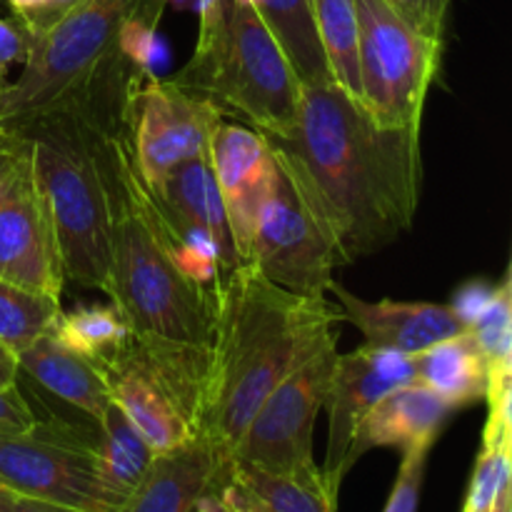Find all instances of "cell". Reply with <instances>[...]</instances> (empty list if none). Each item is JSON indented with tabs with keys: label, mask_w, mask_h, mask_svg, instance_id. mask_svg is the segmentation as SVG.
Listing matches in <instances>:
<instances>
[{
	"label": "cell",
	"mask_w": 512,
	"mask_h": 512,
	"mask_svg": "<svg viewBox=\"0 0 512 512\" xmlns=\"http://www.w3.org/2000/svg\"><path fill=\"white\" fill-rule=\"evenodd\" d=\"M143 70L120 55L73 103L90 125L110 205V290L135 348L165 375L198 428L200 395L220 293L195 285L175 263L160 210L143 183L128 133V100ZM65 110V108H63Z\"/></svg>",
	"instance_id": "cell-1"
},
{
	"label": "cell",
	"mask_w": 512,
	"mask_h": 512,
	"mask_svg": "<svg viewBox=\"0 0 512 512\" xmlns=\"http://www.w3.org/2000/svg\"><path fill=\"white\" fill-rule=\"evenodd\" d=\"M265 138L340 265L388 248L413 225L423 173L420 128H385L335 83H303L295 123Z\"/></svg>",
	"instance_id": "cell-2"
},
{
	"label": "cell",
	"mask_w": 512,
	"mask_h": 512,
	"mask_svg": "<svg viewBox=\"0 0 512 512\" xmlns=\"http://www.w3.org/2000/svg\"><path fill=\"white\" fill-rule=\"evenodd\" d=\"M338 320L328 300L290 293L253 263L230 270L215 305L198 435L233 458L260 403Z\"/></svg>",
	"instance_id": "cell-3"
},
{
	"label": "cell",
	"mask_w": 512,
	"mask_h": 512,
	"mask_svg": "<svg viewBox=\"0 0 512 512\" xmlns=\"http://www.w3.org/2000/svg\"><path fill=\"white\" fill-rule=\"evenodd\" d=\"M173 80L263 135H283L295 123L303 88L280 40L248 0L198 10L193 58Z\"/></svg>",
	"instance_id": "cell-4"
},
{
	"label": "cell",
	"mask_w": 512,
	"mask_h": 512,
	"mask_svg": "<svg viewBox=\"0 0 512 512\" xmlns=\"http://www.w3.org/2000/svg\"><path fill=\"white\" fill-rule=\"evenodd\" d=\"M15 130L33 143V180L53 220L65 280L108 295L110 205L88 120L78 108H65Z\"/></svg>",
	"instance_id": "cell-5"
},
{
	"label": "cell",
	"mask_w": 512,
	"mask_h": 512,
	"mask_svg": "<svg viewBox=\"0 0 512 512\" xmlns=\"http://www.w3.org/2000/svg\"><path fill=\"white\" fill-rule=\"evenodd\" d=\"M148 0H80L65 18L30 35L23 73L0 93V128L78 103L120 55V30Z\"/></svg>",
	"instance_id": "cell-6"
},
{
	"label": "cell",
	"mask_w": 512,
	"mask_h": 512,
	"mask_svg": "<svg viewBox=\"0 0 512 512\" xmlns=\"http://www.w3.org/2000/svg\"><path fill=\"white\" fill-rule=\"evenodd\" d=\"M98 423L38 420L28 433L0 435V485L25 498L85 512H118L123 500L105 485Z\"/></svg>",
	"instance_id": "cell-7"
},
{
	"label": "cell",
	"mask_w": 512,
	"mask_h": 512,
	"mask_svg": "<svg viewBox=\"0 0 512 512\" xmlns=\"http://www.w3.org/2000/svg\"><path fill=\"white\" fill-rule=\"evenodd\" d=\"M363 108L385 128H420L443 43L420 33L388 0H355Z\"/></svg>",
	"instance_id": "cell-8"
},
{
	"label": "cell",
	"mask_w": 512,
	"mask_h": 512,
	"mask_svg": "<svg viewBox=\"0 0 512 512\" xmlns=\"http://www.w3.org/2000/svg\"><path fill=\"white\" fill-rule=\"evenodd\" d=\"M338 355V330H333L260 403L235 445L233 463L278 475L320 473L313 458V433L318 413L328 403Z\"/></svg>",
	"instance_id": "cell-9"
},
{
	"label": "cell",
	"mask_w": 512,
	"mask_h": 512,
	"mask_svg": "<svg viewBox=\"0 0 512 512\" xmlns=\"http://www.w3.org/2000/svg\"><path fill=\"white\" fill-rule=\"evenodd\" d=\"M248 263L270 283L303 298H325L335 283V268H340L328 233L280 163L260 213Z\"/></svg>",
	"instance_id": "cell-10"
},
{
	"label": "cell",
	"mask_w": 512,
	"mask_h": 512,
	"mask_svg": "<svg viewBox=\"0 0 512 512\" xmlns=\"http://www.w3.org/2000/svg\"><path fill=\"white\" fill-rule=\"evenodd\" d=\"M125 115L135 165L148 188L185 160L208 155L210 138L225 118L215 100L173 78L140 80Z\"/></svg>",
	"instance_id": "cell-11"
},
{
	"label": "cell",
	"mask_w": 512,
	"mask_h": 512,
	"mask_svg": "<svg viewBox=\"0 0 512 512\" xmlns=\"http://www.w3.org/2000/svg\"><path fill=\"white\" fill-rule=\"evenodd\" d=\"M415 383L413 355L395 350L360 345L353 353L338 355L328 390V453H325L323 478L333 493H338L345 475L353 470L350 448L355 430L370 408L390 390Z\"/></svg>",
	"instance_id": "cell-12"
},
{
	"label": "cell",
	"mask_w": 512,
	"mask_h": 512,
	"mask_svg": "<svg viewBox=\"0 0 512 512\" xmlns=\"http://www.w3.org/2000/svg\"><path fill=\"white\" fill-rule=\"evenodd\" d=\"M210 165L223 195L230 233L243 263L250 260L255 230L275 180V155L268 138L245 123L220 120L210 138Z\"/></svg>",
	"instance_id": "cell-13"
},
{
	"label": "cell",
	"mask_w": 512,
	"mask_h": 512,
	"mask_svg": "<svg viewBox=\"0 0 512 512\" xmlns=\"http://www.w3.org/2000/svg\"><path fill=\"white\" fill-rule=\"evenodd\" d=\"M233 458L208 438L155 455L138 488L118 512H225V483Z\"/></svg>",
	"instance_id": "cell-14"
},
{
	"label": "cell",
	"mask_w": 512,
	"mask_h": 512,
	"mask_svg": "<svg viewBox=\"0 0 512 512\" xmlns=\"http://www.w3.org/2000/svg\"><path fill=\"white\" fill-rule=\"evenodd\" d=\"M0 280L60 298L63 258L33 175L0 198Z\"/></svg>",
	"instance_id": "cell-15"
},
{
	"label": "cell",
	"mask_w": 512,
	"mask_h": 512,
	"mask_svg": "<svg viewBox=\"0 0 512 512\" xmlns=\"http://www.w3.org/2000/svg\"><path fill=\"white\" fill-rule=\"evenodd\" d=\"M110 398L155 455L170 453L198 435L195 420L165 375L133 343L105 363Z\"/></svg>",
	"instance_id": "cell-16"
},
{
	"label": "cell",
	"mask_w": 512,
	"mask_h": 512,
	"mask_svg": "<svg viewBox=\"0 0 512 512\" xmlns=\"http://www.w3.org/2000/svg\"><path fill=\"white\" fill-rule=\"evenodd\" d=\"M330 293L338 298V318L363 333V345L418 355L435 343L465 333L468 325L450 305L403 303V300H363L335 280Z\"/></svg>",
	"instance_id": "cell-17"
},
{
	"label": "cell",
	"mask_w": 512,
	"mask_h": 512,
	"mask_svg": "<svg viewBox=\"0 0 512 512\" xmlns=\"http://www.w3.org/2000/svg\"><path fill=\"white\" fill-rule=\"evenodd\" d=\"M455 405L423 383H408L390 390L365 413L355 430L350 460L353 465L368 450L395 448L403 455L428 453L453 418Z\"/></svg>",
	"instance_id": "cell-18"
},
{
	"label": "cell",
	"mask_w": 512,
	"mask_h": 512,
	"mask_svg": "<svg viewBox=\"0 0 512 512\" xmlns=\"http://www.w3.org/2000/svg\"><path fill=\"white\" fill-rule=\"evenodd\" d=\"M18 368L20 375H28L40 388L73 405L93 423H98L113 403L105 365L65 345L53 330L18 355Z\"/></svg>",
	"instance_id": "cell-19"
},
{
	"label": "cell",
	"mask_w": 512,
	"mask_h": 512,
	"mask_svg": "<svg viewBox=\"0 0 512 512\" xmlns=\"http://www.w3.org/2000/svg\"><path fill=\"white\" fill-rule=\"evenodd\" d=\"M150 193L165 213L205 230L213 238L220 250L225 273L243 265L233 233H230L228 213H225L223 195H220L218 180H215L213 165H210V155L180 163L155 188H150Z\"/></svg>",
	"instance_id": "cell-20"
},
{
	"label": "cell",
	"mask_w": 512,
	"mask_h": 512,
	"mask_svg": "<svg viewBox=\"0 0 512 512\" xmlns=\"http://www.w3.org/2000/svg\"><path fill=\"white\" fill-rule=\"evenodd\" d=\"M415 380L443 395L455 408L488 398L490 365L470 330L413 355Z\"/></svg>",
	"instance_id": "cell-21"
},
{
	"label": "cell",
	"mask_w": 512,
	"mask_h": 512,
	"mask_svg": "<svg viewBox=\"0 0 512 512\" xmlns=\"http://www.w3.org/2000/svg\"><path fill=\"white\" fill-rule=\"evenodd\" d=\"M230 480L248 503L268 512H338V493L325 485L323 470L313 475H278L233 463Z\"/></svg>",
	"instance_id": "cell-22"
},
{
	"label": "cell",
	"mask_w": 512,
	"mask_h": 512,
	"mask_svg": "<svg viewBox=\"0 0 512 512\" xmlns=\"http://www.w3.org/2000/svg\"><path fill=\"white\" fill-rule=\"evenodd\" d=\"M248 3L263 15L275 38L280 40L300 83H333L315 30L310 0H248Z\"/></svg>",
	"instance_id": "cell-23"
},
{
	"label": "cell",
	"mask_w": 512,
	"mask_h": 512,
	"mask_svg": "<svg viewBox=\"0 0 512 512\" xmlns=\"http://www.w3.org/2000/svg\"><path fill=\"white\" fill-rule=\"evenodd\" d=\"M310 8L333 83L363 105L358 5L355 0H310Z\"/></svg>",
	"instance_id": "cell-24"
},
{
	"label": "cell",
	"mask_w": 512,
	"mask_h": 512,
	"mask_svg": "<svg viewBox=\"0 0 512 512\" xmlns=\"http://www.w3.org/2000/svg\"><path fill=\"white\" fill-rule=\"evenodd\" d=\"M95 453H98L105 485L123 503L138 488V483L145 478L155 458L143 435L135 430V425L125 418V413L115 403H110L103 418L98 420Z\"/></svg>",
	"instance_id": "cell-25"
},
{
	"label": "cell",
	"mask_w": 512,
	"mask_h": 512,
	"mask_svg": "<svg viewBox=\"0 0 512 512\" xmlns=\"http://www.w3.org/2000/svg\"><path fill=\"white\" fill-rule=\"evenodd\" d=\"M53 333L78 353L95 358L98 363H110L123 353L133 340L118 308L110 305H75L58 315Z\"/></svg>",
	"instance_id": "cell-26"
},
{
	"label": "cell",
	"mask_w": 512,
	"mask_h": 512,
	"mask_svg": "<svg viewBox=\"0 0 512 512\" xmlns=\"http://www.w3.org/2000/svg\"><path fill=\"white\" fill-rule=\"evenodd\" d=\"M60 298L0 280V345L18 358L58 320Z\"/></svg>",
	"instance_id": "cell-27"
},
{
	"label": "cell",
	"mask_w": 512,
	"mask_h": 512,
	"mask_svg": "<svg viewBox=\"0 0 512 512\" xmlns=\"http://www.w3.org/2000/svg\"><path fill=\"white\" fill-rule=\"evenodd\" d=\"M510 473H512V435L503 430L485 428L483 448L475 460L473 478L465 493L463 512H488L495 505L510 503Z\"/></svg>",
	"instance_id": "cell-28"
},
{
	"label": "cell",
	"mask_w": 512,
	"mask_h": 512,
	"mask_svg": "<svg viewBox=\"0 0 512 512\" xmlns=\"http://www.w3.org/2000/svg\"><path fill=\"white\" fill-rule=\"evenodd\" d=\"M468 330L488 358L490 368L503 363L512 345V298L505 285L498 290V298L490 303V308Z\"/></svg>",
	"instance_id": "cell-29"
},
{
	"label": "cell",
	"mask_w": 512,
	"mask_h": 512,
	"mask_svg": "<svg viewBox=\"0 0 512 512\" xmlns=\"http://www.w3.org/2000/svg\"><path fill=\"white\" fill-rule=\"evenodd\" d=\"M33 175V143L23 130L0 128V198Z\"/></svg>",
	"instance_id": "cell-30"
},
{
	"label": "cell",
	"mask_w": 512,
	"mask_h": 512,
	"mask_svg": "<svg viewBox=\"0 0 512 512\" xmlns=\"http://www.w3.org/2000/svg\"><path fill=\"white\" fill-rule=\"evenodd\" d=\"M425 465H428V453L403 455L398 478H395V485L390 490L383 512H418L425 480Z\"/></svg>",
	"instance_id": "cell-31"
},
{
	"label": "cell",
	"mask_w": 512,
	"mask_h": 512,
	"mask_svg": "<svg viewBox=\"0 0 512 512\" xmlns=\"http://www.w3.org/2000/svg\"><path fill=\"white\" fill-rule=\"evenodd\" d=\"M388 3L403 13L420 33L443 43L450 0H388Z\"/></svg>",
	"instance_id": "cell-32"
},
{
	"label": "cell",
	"mask_w": 512,
	"mask_h": 512,
	"mask_svg": "<svg viewBox=\"0 0 512 512\" xmlns=\"http://www.w3.org/2000/svg\"><path fill=\"white\" fill-rule=\"evenodd\" d=\"M30 53V33L20 18L0 15V93L10 85L8 73L15 63L23 65Z\"/></svg>",
	"instance_id": "cell-33"
},
{
	"label": "cell",
	"mask_w": 512,
	"mask_h": 512,
	"mask_svg": "<svg viewBox=\"0 0 512 512\" xmlns=\"http://www.w3.org/2000/svg\"><path fill=\"white\" fill-rule=\"evenodd\" d=\"M498 290L500 288L485 283V280H470V283L460 285V288L455 290L453 300H450V308H453V313L470 328V325L490 308V303L498 298Z\"/></svg>",
	"instance_id": "cell-34"
},
{
	"label": "cell",
	"mask_w": 512,
	"mask_h": 512,
	"mask_svg": "<svg viewBox=\"0 0 512 512\" xmlns=\"http://www.w3.org/2000/svg\"><path fill=\"white\" fill-rule=\"evenodd\" d=\"M38 423L20 388H0V435L28 433Z\"/></svg>",
	"instance_id": "cell-35"
},
{
	"label": "cell",
	"mask_w": 512,
	"mask_h": 512,
	"mask_svg": "<svg viewBox=\"0 0 512 512\" xmlns=\"http://www.w3.org/2000/svg\"><path fill=\"white\" fill-rule=\"evenodd\" d=\"M490 418L485 428L505 430L512 435V378H493L488 385Z\"/></svg>",
	"instance_id": "cell-36"
},
{
	"label": "cell",
	"mask_w": 512,
	"mask_h": 512,
	"mask_svg": "<svg viewBox=\"0 0 512 512\" xmlns=\"http://www.w3.org/2000/svg\"><path fill=\"white\" fill-rule=\"evenodd\" d=\"M78 3L80 0H43L35 10L25 15H15V18H20V23L28 28L30 35H40L53 28L60 18H65Z\"/></svg>",
	"instance_id": "cell-37"
},
{
	"label": "cell",
	"mask_w": 512,
	"mask_h": 512,
	"mask_svg": "<svg viewBox=\"0 0 512 512\" xmlns=\"http://www.w3.org/2000/svg\"><path fill=\"white\" fill-rule=\"evenodd\" d=\"M8 512H85V510H75V508H65V505L45 503V500L25 498V495H18L13 493V490H8Z\"/></svg>",
	"instance_id": "cell-38"
},
{
	"label": "cell",
	"mask_w": 512,
	"mask_h": 512,
	"mask_svg": "<svg viewBox=\"0 0 512 512\" xmlns=\"http://www.w3.org/2000/svg\"><path fill=\"white\" fill-rule=\"evenodd\" d=\"M20 378L18 358L0 345V388H15Z\"/></svg>",
	"instance_id": "cell-39"
},
{
	"label": "cell",
	"mask_w": 512,
	"mask_h": 512,
	"mask_svg": "<svg viewBox=\"0 0 512 512\" xmlns=\"http://www.w3.org/2000/svg\"><path fill=\"white\" fill-rule=\"evenodd\" d=\"M233 468V465H230ZM225 508H228V512H268L263 508H258V505L248 503V500L243 498V495L235 490L233 480L228 478V485H225Z\"/></svg>",
	"instance_id": "cell-40"
},
{
	"label": "cell",
	"mask_w": 512,
	"mask_h": 512,
	"mask_svg": "<svg viewBox=\"0 0 512 512\" xmlns=\"http://www.w3.org/2000/svg\"><path fill=\"white\" fill-rule=\"evenodd\" d=\"M43 0H8V5L13 8V15H25L30 10H35Z\"/></svg>",
	"instance_id": "cell-41"
},
{
	"label": "cell",
	"mask_w": 512,
	"mask_h": 512,
	"mask_svg": "<svg viewBox=\"0 0 512 512\" xmlns=\"http://www.w3.org/2000/svg\"><path fill=\"white\" fill-rule=\"evenodd\" d=\"M163 3L175 10H190V13L195 15H198V8H200V0H163Z\"/></svg>",
	"instance_id": "cell-42"
},
{
	"label": "cell",
	"mask_w": 512,
	"mask_h": 512,
	"mask_svg": "<svg viewBox=\"0 0 512 512\" xmlns=\"http://www.w3.org/2000/svg\"><path fill=\"white\" fill-rule=\"evenodd\" d=\"M0 512H8V488L0 485Z\"/></svg>",
	"instance_id": "cell-43"
},
{
	"label": "cell",
	"mask_w": 512,
	"mask_h": 512,
	"mask_svg": "<svg viewBox=\"0 0 512 512\" xmlns=\"http://www.w3.org/2000/svg\"><path fill=\"white\" fill-rule=\"evenodd\" d=\"M508 505H510L508 500H503V503H498L493 510H488V512H505V510H508Z\"/></svg>",
	"instance_id": "cell-44"
},
{
	"label": "cell",
	"mask_w": 512,
	"mask_h": 512,
	"mask_svg": "<svg viewBox=\"0 0 512 512\" xmlns=\"http://www.w3.org/2000/svg\"><path fill=\"white\" fill-rule=\"evenodd\" d=\"M505 290H508V295L512 298V275H510V280H508V285H505Z\"/></svg>",
	"instance_id": "cell-45"
},
{
	"label": "cell",
	"mask_w": 512,
	"mask_h": 512,
	"mask_svg": "<svg viewBox=\"0 0 512 512\" xmlns=\"http://www.w3.org/2000/svg\"><path fill=\"white\" fill-rule=\"evenodd\" d=\"M508 495H510V503H512V473H510V493Z\"/></svg>",
	"instance_id": "cell-46"
},
{
	"label": "cell",
	"mask_w": 512,
	"mask_h": 512,
	"mask_svg": "<svg viewBox=\"0 0 512 512\" xmlns=\"http://www.w3.org/2000/svg\"><path fill=\"white\" fill-rule=\"evenodd\" d=\"M505 512H512V503H510V505H508V510H505Z\"/></svg>",
	"instance_id": "cell-47"
}]
</instances>
